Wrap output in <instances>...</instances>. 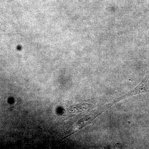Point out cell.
<instances>
[{
    "instance_id": "obj_1",
    "label": "cell",
    "mask_w": 149,
    "mask_h": 149,
    "mask_svg": "<svg viewBox=\"0 0 149 149\" xmlns=\"http://www.w3.org/2000/svg\"><path fill=\"white\" fill-rule=\"evenodd\" d=\"M149 92V71L147 73V75L136 88L130 91L125 95L120 97L114 101L112 103L110 104L109 107L112 106L118 102L120 101L132 97L138 94H142Z\"/></svg>"
},
{
    "instance_id": "obj_2",
    "label": "cell",
    "mask_w": 149,
    "mask_h": 149,
    "mask_svg": "<svg viewBox=\"0 0 149 149\" xmlns=\"http://www.w3.org/2000/svg\"></svg>"
}]
</instances>
